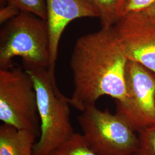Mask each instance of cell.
<instances>
[{"label":"cell","instance_id":"8992f818","mask_svg":"<svg viewBox=\"0 0 155 155\" xmlns=\"http://www.w3.org/2000/svg\"><path fill=\"white\" fill-rule=\"evenodd\" d=\"M127 97L116 102V113L138 133L155 125V75L135 61H127L125 69Z\"/></svg>","mask_w":155,"mask_h":155},{"label":"cell","instance_id":"6da1fadb","mask_svg":"<svg viewBox=\"0 0 155 155\" xmlns=\"http://www.w3.org/2000/svg\"><path fill=\"white\" fill-rule=\"evenodd\" d=\"M127 61L113 26L81 36L70 61L74 82L70 105L83 111L105 95L123 102Z\"/></svg>","mask_w":155,"mask_h":155},{"label":"cell","instance_id":"9a60e30c","mask_svg":"<svg viewBox=\"0 0 155 155\" xmlns=\"http://www.w3.org/2000/svg\"><path fill=\"white\" fill-rule=\"evenodd\" d=\"M20 11L14 6L6 4L0 9V24H4L16 17Z\"/></svg>","mask_w":155,"mask_h":155},{"label":"cell","instance_id":"2e32d148","mask_svg":"<svg viewBox=\"0 0 155 155\" xmlns=\"http://www.w3.org/2000/svg\"><path fill=\"white\" fill-rule=\"evenodd\" d=\"M139 13L150 21L155 23V3L143 11Z\"/></svg>","mask_w":155,"mask_h":155},{"label":"cell","instance_id":"ba28073f","mask_svg":"<svg viewBox=\"0 0 155 155\" xmlns=\"http://www.w3.org/2000/svg\"><path fill=\"white\" fill-rule=\"evenodd\" d=\"M50 32V66L55 71L59 41L65 28L73 20L98 18L100 12L93 0H45Z\"/></svg>","mask_w":155,"mask_h":155},{"label":"cell","instance_id":"52a82bcc","mask_svg":"<svg viewBox=\"0 0 155 155\" xmlns=\"http://www.w3.org/2000/svg\"><path fill=\"white\" fill-rule=\"evenodd\" d=\"M113 28L127 60L155 75V23L140 13H133L122 16Z\"/></svg>","mask_w":155,"mask_h":155},{"label":"cell","instance_id":"9c48e42d","mask_svg":"<svg viewBox=\"0 0 155 155\" xmlns=\"http://www.w3.org/2000/svg\"><path fill=\"white\" fill-rule=\"evenodd\" d=\"M38 134L2 123L0 126V155H33Z\"/></svg>","mask_w":155,"mask_h":155},{"label":"cell","instance_id":"5b68a950","mask_svg":"<svg viewBox=\"0 0 155 155\" xmlns=\"http://www.w3.org/2000/svg\"><path fill=\"white\" fill-rule=\"evenodd\" d=\"M0 120L38 135L40 132L36 91L24 68L0 69Z\"/></svg>","mask_w":155,"mask_h":155},{"label":"cell","instance_id":"4fadbf2b","mask_svg":"<svg viewBox=\"0 0 155 155\" xmlns=\"http://www.w3.org/2000/svg\"><path fill=\"white\" fill-rule=\"evenodd\" d=\"M137 133L138 146L134 155H155V125Z\"/></svg>","mask_w":155,"mask_h":155},{"label":"cell","instance_id":"7c38bea8","mask_svg":"<svg viewBox=\"0 0 155 155\" xmlns=\"http://www.w3.org/2000/svg\"><path fill=\"white\" fill-rule=\"evenodd\" d=\"M9 4L20 11L28 12L47 20V10L45 0H0L1 7Z\"/></svg>","mask_w":155,"mask_h":155},{"label":"cell","instance_id":"277c9868","mask_svg":"<svg viewBox=\"0 0 155 155\" xmlns=\"http://www.w3.org/2000/svg\"><path fill=\"white\" fill-rule=\"evenodd\" d=\"M78 121L83 138L97 155L134 154L138 146V135L118 113L112 114L92 106L81 111Z\"/></svg>","mask_w":155,"mask_h":155},{"label":"cell","instance_id":"5bb4252c","mask_svg":"<svg viewBox=\"0 0 155 155\" xmlns=\"http://www.w3.org/2000/svg\"><path fill=\"white\" fill-rule=\"evenodd\" d=\"M155 3V0H125L122 17L130 13L143 11Z\"/></svg>","mask_w":155,"mask_h":155},{"label":"cell","instance_id":"7a4b0ae2","mask_svg":"<svg viewBox=\"0 0 155 155\" xmlns=\"http://www.w3.org/2000/svg\"><path fill=\"white\" fill-rule=\"evenodd\" d=\"M22 64L33 79L40 121L33 155H49L75 133L70 121V98L58 88L55 71L48 67Z\"/></svg>","mask_w":155,"mask_h":155},{"label":"cell","instance_id":"30bf717a","mask_svg":"<svg viewBox=\"0 0 155 155\" xmlns=\"http://www.w3.org/2000/svg\"><path fill=\"white\" fill-rule=\"evenodd\" d=\"M100 12L102 27H113L121 17L125 0H93Z\"/></svg>","mask_w":155,"mask_h":155},{"label":"cell","instance_id":"8fae6325","mask_svg":"<svg viewBox=\"0 0 155 155\" xmlns=\"http://www.w3.org/2000/svg\"><path fill=\"white\" fill-rule=\"evenodd\" d=\"M49 155H98L90 148L83 135L75 133Z\"/></svg>","mask_w":155,"mask_h":155},{"label":"cell","instance_id":"3957f363","mask_svg":"<svg viewBox=\"0 0 155 155\" xmlns=\"http://www.w3.org/2000/svg\"><path fill=\"white\" fill-rule=\"evenodd\" d=\"M22 64L50 67V32L48 22L28 12L21 11L0 31V69L13 66L12 59Z\"/></svg>","mask_w":155,"mask_h":155}]
</instances>
